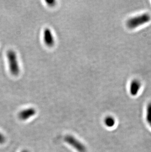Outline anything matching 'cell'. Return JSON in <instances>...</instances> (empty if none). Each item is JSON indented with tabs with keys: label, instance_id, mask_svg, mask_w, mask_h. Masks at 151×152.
Returning a JSON list of instances; mask_svg holds the SVG:
<instances>
[{
	"label": "cell",
	"instance_id": "7",
	"mask_svg": "<svg viewBox=\"0 0 151 152\" xmlns=\"http://www.w3.org/2000/svg\"><path fill=\"white\" fill-rule=\"evenodd\" d=\"M104 122L106 126L109 127V128L113 127L115 124V119L113 117L110 116H107L105 119Z\"/></svg>",
	"mask_w": 151,
	"mask_h": 152
},
{
	"label": "cell",
	"instance_id": "5",
	"mask_svg": "<svg viewBox=\"0 0 151 152\" xmlns=\"http://www.w3.org/2000/svg\"><path fill=\"white\" fill-rule=\"evenodd\" d=\"M43 37L45 43L49 47H53L54 45V39L51 31L49 28H46L43 33Z\"/></svg>",
	"mask_w": 151,
	"mask_h": 152
},
{
	"label": "cell",
	"instance_id": "2",
	"mask_svg": "<svg viewBox=\"0 0 151 152\" xmlns=\"http://www.w3.org/2000/svg\"><path fill=\"white\" fill-rule=\"evenodd\" d=\"M7 55L10 73L14 76H17L20 72V68L17 60V55L15 51L9 50L7 51Z\"/></svg>",
	"mask_w": 151,
	"mask_h": 152
},
{
	"label": "cell",
	"instance_id": "8",
	"mask_svg": "<svg viewBox=\"0 0 151 152\" xmlns=\"http://www.w3.org/2000/svg\"><path fill=\"white\" fill-rule=\"evenodd\" d=\"M146 120L149 125L151 123V103H149L147 105Z\"/></svg>",
	"mask_w": 151,
	"mask_h": 152
},
{
	"label": "cell",
	"instance_id": "12",
	"mask_svg": "<svg viewBox=\"0 0 151 152\" xmlns=\"http://www.w3.org/2000/svg\"><path fill=\"white\" fill-rule=\"evenodd\" d=\"M149 125H150V127H151V124H149Z\"/></svg>",
	"mask_w": 151,
	"mask_h": 152
},
{
	"label": "cell",
	"instance_id": "10",
	"mask_svg": "<svg viewBox=\"0 0 151 152\" xmlns=\"http://www.w3.org/2000/svg\"><path fill=\"white\" fill-rule=\"evenodd\" d=\"M46 3H47V4L50 7H53L55 6L56 4V1H46Z\"/></svg>",
	"mask_w": 151,
	"mask_h": 152
},
{
	"label": "cell",
	"instance_id": "11",
	"mask_svg": "<svg viewBox=\"0 0 151 152\" xmlns=\"http://www.w3.org/2000/svg\"><path fill=\"white\" fill-rule=\"evenodd\" d=\"M21 152H30V151H28L27 150H24Z\"/></svg>",
	"mask_w": 151,
	"mask_h": 152
},
{
	"label": "cell",
	"instance_id": "6",
	"mask_svg": "<svg viewBox=\"0 0 151 152\" xmlns=\"http://www.w3.org/2000/svg\"><path fill=\"white\" fill-rule=\"evenodd\" d=\"M141 88V83L137 80L132 81L130 86V92L133 96H135L138 94Z\"/></svg>",
	"mask_w": 151,
	"mask_h": 152
},
{
	"label": "cell",
	"instance_id": "3",
	"mask_svg": "<svg viewBox=\"0 0 151 152\" xmlns=\"http://www.w3.org/2000/svg\"><path fill=\"white\" fill-rule=\"evenodd\" d=\"M64 140L78 152H86V148L82 143L72 135H67L64 137Z\"/></svg>",
	"mask_w": 151,
	"mask_h": 152
},
{
	"label": "cell",
	"instance_id": "9",
	"mask_svg": "<svg viewBox=\"0 0 151 152\" xmlns=\"http://www.w3.org/2000/svg\"><path fill=\"white\" fill-rule=\"evenodd\" d=\"M6 141V138L3 134L0 132V144H3Z\"/></svg>",
	"mask_w": 151,
	"mask_h": 152
},
{
	"label": "cell",
	"instance_id": "4",
	"mask_svg": "<svg viewBox=\"0 0 151 152\" xmlns=\"http://www.w3.org/2000/svg\"><path fill=\"white\" fill-rule=\"evenodd\" d=\"M36 112V111L34 108H29L24 109L19 113V118L22 121L27 120L31 117L34 116Z\"/></svg>",
	"mask_w": 151,
	"mask_h": 152
},
{
	"label": "cell",
	"instance_id": "1",
	"mask_svg": "<svg viewBox=\"0 0 151 152\" xmlns=\"http://www.w3.org/2000/svg\"><path fill=\"white\" fill-rule=\"evenodd\" d=\"M151 20V17L148 13H143L136 17L130 18L127 22V25L130 29H135L136 28L148 23Z\"/></svg>",
	"mask_w": 151,
	"mask_h": 152
}]
</instances>
